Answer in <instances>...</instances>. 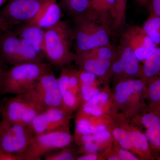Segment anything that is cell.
<instances>
[{"mask_svg":"<svg viewBox=\"0 0 160 160\" xmlns=\"http://www.w3.org/2000/svg\"><path fill=\"white\" fill-rule=\"evenodd\" d=\"M73 40V30L66 21L61 20L54 26L45 29V57L51 65L61 68L75 62L76 54L71 49Z\"/></svg>","mask_w":160,"mask_h":160,"instance_id":"cell-1","label":"cell"},{"mask_svg":"<svg viewBox=\"0 0 160 160\" xmlns=\"http://www.w3.org/2000/svg\"><path fill=\"white\" fill-rule=\"evenodd\" d=\"M147 80L143 78L123 79L115 82L112 94L119 112L128 119L148 108L146 101Z\"/></svg>","mask_w":160,"mask_h":160,"instance_id":"cell-2","label":"cell"},{"mask_svg":"<svg viewBox=\"0 0 160 160\" xmlns=\"http://www.w3.org/2000/svg\"><path fill=\"white\" fill-rule=\"evenodd\" d=\"M51 64L42 62L14 65L6 71L0 94L19 95L34 88L40 78L51 70Z\"/></svg>","mask_w":160,"mask_h":160,"instance_id":"cell-3","label":"cell"},{"mask_svg":"<svg viewBox=\"0 0 160 160\" xmlns=\"http://www.w3.org/2000/svg\"><path fill=\"white\" fill-rule=\"evenodd\" d=\"M112 29L111 25L86 13L76 17L72 30L76 53L111 44Z\"/></svg>","mask_w":160,"mask_h":160,"instance_id":"cell-4","label":"cell"},{"mask_svg":"<svg viewBox=\"0 0 160 160\" xmlns=\"http://www.w3.org/2000/svg\"><path fill=\"white\" fill-rule=\"evenodd\" d=\"M44 111L28 92L7 98L0 106L2 120L29 127L35 118Z\"/></svg>","mask_w":160,"mask_h":160,"instance_id":"cell-5","label":"cell"},{"mask_svg":"<svg viewBox=\"0 0 160 160\" xmlns=\"http://www.w3.org/2000/svg\"><path fill=\"white\" fill-rule=\"evenodd\" d=\"M3 32L4 34L1 35V56L6 63L14 66L43 62V55L15 32L9 30Z\"/></svg>","mask_w":160,"mask_h":160,"instance_id":"cell-6","label":"cell"},{"mask_svg":"<svg viewBox=\"0 0 160 160\" xmlns=\"http://www.w3.org/2000/svg\"><path fill=\"white\" fill-rule=\"evenodd\" d=\"M73 141L69 127L35 135L29 146L19 155L22 160H40L52 150L70 146Z\"/></svg>","mask_w":160,"mask_h":160,"instance_id":"cell-7","label":"cell"},{"mask_svg":"<svg viewBox=\"0 0 160 160\" xmlns=\"http://www.w3.org/2000/svg\"><path fill=\"white\" fill-rule=\"evenodd\" d=\"M34 135L29 126L1 119L0 151L21 154L29 146Z\"/></svg>","mask_w":160,"mask_h":160,"instance_id":"cell-8","label":"cell"},{"mask_svg":"<svg viewBox=\"0 0 160 160\" xmlns=\"http://www.w3.org/2000/svg\"><path fill=\"white\" fill-rule=\"evenodd\" d=\"M146 134L152 158L160 156V104L148 106L143 112L129 120Z\"/></svg>","mask_w":160,"mask_h":160,"instance_id":"cell-9","label":"cell"},{"mask_svg":"<svg viewBox=\"0 0 160 160\" xmlns=\"http://www.w3.org/2000/svg\"><path fill=\"white\" fill-rule=\"evenodd\" d=\"M118 54L112 62V77L115 82L129 78H142V65L133 50L125 40L121 38Z\"/></svg>","mask_w":160,"mask_h":160,"instance_id":"cell-10","label":"cell"},{"mask_svg":"<svg viewBox=\"0 0 160 160\" xmlns=\"http://www.w3.org/2000/svg\"><path fill=\"white\" fill-rule=\"evenodd\" d=\"M28 92L45 109L62 107V100L58 78L50 71L40 78L33 89Z\"/></svg>","mask_w":160,"mask_h":160,"instance_id":"cell-11","label":"cell"},{"mask_svg":"<svg viewBox=\"0 0 160 160\" xmlns=\"http://www.w3.org/2000/svg\"><path fill=\"white\" fill-rule=\"evenodd\" d=\"M46 0H9L0 16L10 25L25 24L37 14Z\"/></svg>","mask_w":160,"mask_h":160,"instance_id":"cell-12","label":"cell"},{"mask_svg":"<svg viewBox=\"0 0 160 160\" xmlns=\"http://www.w3.org/2000/svg\"><path fill=\"white\" fill-rule=\"evenodd\" d=\"M72 114L62 107L49 108L35 118L30 127L34 135L69 127Z\"/></svg>","mask_w":160,"mask_h":160,"instance_id":"cell-13","label":"cell"},{"mask_svg":"<svg viewBox=\"0 0 160 160\" xmlns=\"http://www.w3.org/2000/svg\"><path fill=\"white\" fill-rule=\"evenodd\" d=\"M78 111L95 117L114 116L119 112L109 84L105 85L98 94L81 105Z\"/></svg>","mask_w":160,"mask_h":160,"instance_id":"cell-14","label":"cell"},{"mask_svg":"<svg viewBox=\"0 0 160 160\" xmlns=\"http://www.w3.org/2000/svg\"><path fill=\"white\" fill-rule=\"evenodd\" d=\"M122 38L129 44L138 59L142 62L150 51L157 46L142 27L138 26L129 27L123 33Z\"/></svg>","mask_w":160,"mask_h":160,"instance_id":"cell-15","label":"cell"},{"mask_svg":"<svg viewBox=\"0 0 160 160\" xmlns=\"http://www.w3.org/2000/svg\"><path fill=\"white\" fill-rule=\"evenodd\" d=\"M75 62L79 69L94 74L102 84H109L112 77L111 67L112 62L98 59L88 56L83 53H76Z\"/></svg>","mask_w":160,"mask_h":160,"instance_id":"cell-16","label":"cell"},{"mask_svg":"<svg viewBox=\"0 0 160 160\" xmlns=\"http://www.w3.org/2000/svg\"><path fill=\"white\" fill-rule=\"evenodd\" d=\"M62 14L57 0H46L37 14L26 23L46 29L58 23Z\"/></svg>","mask_w":160,"mask_h":160,"instance_id":"cell-17","label":"cell"},{"mask_svg":"<svg viewBox=\"0 0 160 160\" xmlns=\"http://www.w3.org/2000/svg\"><path fill=\"white\" fill-rule=\"evenodd\" d=\"M126 126L132 146V152L141 160H154L149 141L142 130L130 122L129 120L126 122Z\"/></svg>","mask_w":160,"mask_h":160,"instance_id":"cell-18","label":"cell"},{"mask_svg":"<svg viewBox=\"0 0 160 160\" xmlns=\"http://www.w3.org/2000/svg\"><path fill=\"white\" fill-rule=\"evenodd\" d=\"M69 68L64 67L58 78V82L62 100V107L69 113L72 114L78 110L81 104L80 98L72 92L69 86Z\"/></svg>","mask_w":160,"mask_h":160,"instance_id":"cell-19","label":"cell"},{"mask_svg":"<svg viewBox=\"0 0 160 160\" xmlns=\"http://www.w3.org/2000/svg\"><path fill=\"white\" fill-rule=\"evenodd\" d=\"M105 122L104 117L92 116L78 111L75 120V130L73 138L97 133Z\"/></svg>","mask_w":160,"mask_h":160,"instance_id":"cell-20","label":"cell"},{"mask_svg":"<svg viewBox=\"0 0 160 160\" xmlns=\"http://www.w3.org/2000/svg\"><path fill=\"white\" fill-rule=\"evenodd\" d=\"M86 13L111 25L115 18V0H89Z\"/></svg>","mask_w":160,"mask_h":160,"instance_id":"cell-21","label":"cell"},{"mask_svg":"<svg viewBox=\"0 0 160 160\" xmlns=\"http://www.w3.org/2000/svg\"><path fill=\"white\" fill-rule=\"evenodd\" d=\"M14 32L20 38L28 42L38 52L44 55L45 29L25 23L19 25Z\"/></svg>","mask_w":160,"mask_h":160,"instance_id":"cell-22","label":"cell"},{"mask_svg":"<svg viewBox=\"0 0 160 160\" xmlns=\"http://www.w3.org/2000/svg\"><path fill=\"white\" fill-rule=\"evenodd\" d=\"M160 73V46L148 53L142 65V78L146 80Z\"/></svg>","mask_w":160,"mask_h":160,"instance_id":"cell-23","label":"cell"},{"mask_svg":"<svg viewBox=\"0 0 160 160\" xmlns=\"http://www.w3.org/2000/svg\"><path fill=\"white\" fill-rule=\"evenodd\" d=\"M146 101L148 106L160 104V73L147 80Z\"/></svg>","mask_w":160,"mask_h":160,"instance_id":"cell-24","label":"cell"},{"mask_svg":"<svg viewBox=\"0 0 160 160\" xmlns=\"http://www.w3.org/2000/svg\"><path fill=\"white\" fill-rule=\"evenodd\" d=\"M81 53L98 59L112 62L117 56L118 49L114 48L111 44H109L99 46Z\"/></svg>","mask_w":160,"mask_h":160,"instance_id":"cell-25","label":"cell"},{"mask_svg":"<svg viewBox=\"0 0 160 160\" xmlns=\"http://www.w3.org/2000/svg\"><path fill=\"white\" fill-rule=\"evenodd\" d=\"M142 28L155 45L160 46V16L149 15Z\"/></svg>","mask_w":160,"mask_h":160,"instance_id":"cell-26","label":"cell"},{"mask_svg":"<svg viewBox=\"0 0 160 160\" xmlns=\"http://www.w3.org/2000/svg\"><path fill=\"white\" fill-rule=\"evenodd\" d=\"M127 0H115V18L112 29L119 30L126 24Z\"/></svg>","mask_w":160,"mask_h":160,"instance_id":"cell-27","label":"cell"},{"mask_svg":"<svg viewBox=\"0 0 160 160\" xmlns=\"http://www.w3.org/2000/svg\"><path fill=\"white\" fill-rule=\"evenodd\" d=\"M71 145L61 149L59 152L45 156L46 160H76L78 156V150L76 151Z\"/></svg>","mask_w":160,"mask_h":160,"instance_id":"cell-28","label":"cell"},{"mask_svg":"<svg viewBox=\"0 0 160 160\" xmlns=\"http://www.w3.org/2000/svg\"><path fill=\"white\" fill-rule=\"evenodd\" d=\"M69 11L76 16L85 14L89 7V0H62Z\"/></svg>","mask_w":160,"mask_h":160,"instance_id":"cell-29","label":"cell"},{"mask_svg":"<svg viewBox=\"0 0 160 160\" xmlns=\"http://www.w3.org/2000/svg\"><path fill=\"white\" fill-rule=\"evenodd\" d=\"M99 86L92 85H82L80 86L81 105L88 102L99 93L102 89H100Z\"/></svg>","mask_w":160,"mask_h":160,"instance_id":"cell-30","label":"cell"},{"mask_svg":"<svg viewBox=\"0 0 160 160\" xmlns=\"http://www.w3.org/2000/svg\"><path fill=\"white\" fill-rule=\"evenodd\" d=\"M78 72L80 86L82 85L100 86L102 84L93 73L80 69L78 70Z\"/></svg>","mask_w":160,"mask_h":160,"instance_id":"cell-31","label":"cell"},{"mask_svg":"<svg viewBox=\"0 0 160 160\" xmlns=\"http://www.w3.org/2000/svg\"><path fill=\"white\" fill-rule=\"evenodd\" d=\"M112 147L120 160H141L136 155L127 149L122 148L115 141H114Z\"/></svg>","mask_w":160,"mask_h":160,"instance_id":"cell-32","label":"cell"},{"mask_svg":"<svg viewBox=\"0 0 160 160\" xmlns=\"http://www.w3.org/2000/svg\"><path fill=\"white\" fill-rule=\"evenodd\" d=\"M103 152H89L79 155L76 160H105Z\"/></svg>","mask_w":160,"mask_h":160,"instance_id":"cell-33","label":"cell"},{"mask_svg":"<svg viewBox=\"0 0 160 160\" xmlns=\"http://www.w3.org/2000/svg\"><path fill=\"white\" fill-rule=\"evenodd\" d=\"M150 14L160 16V0H152L150 3Z\"/></svg>","mask_w":160,"mask_h":160,"instance_id":"cell-34","label":"cell"},{"mask_svg":"<svg viewBox=\"0 0 160 160\" xmlns=\"http://www.w3.org/2000/svg\"><path fill=\"white\" fill-rule=\"evenodd\" d=\"M102 152L106 160H120L119 158L113 150L112 146L106 148Z\"/></svg>","mask_w":160,"mask_h":160,"instance_id":"cell-35","label":"cell"},{"mask_svg":"<svg viewBox=\"0 0 160 160\" xmlns=\"http://www.w3.org/2000/svg\"><path fill=\"white\" fill-rule=\"evenodd\" d=\"M0 160H22L20 155L0 151Z\"/></svg>","mask_w":160,"mask_h":160,"instance_id":"cell-36","label":"cell"},{"mask_svg":"<svg viewBox=\"0 0 160 160\" xmlns=\"http://www.w3.org/2000/svg\"><path fill=\"white\" fill-rule=\"evenodd\" d=\"M9 26L4 19L0 16V30L6 31L9 30Z\"/></svg>","mask_w":160,"mask_h":160,"instance_id":"cell-37","label":"cell"},{"mask_svg":"<svg viewBox=\"0 0 160 160\" xmlns=\"http://www.w3.org/2000/svg\"><path fill=\"white\" fill-rule=\"evenodd\" d=\"M5 72H6V71L4 70L2 67L0 65V87H1V85H2Z\"/></svg>","mask_w":160,"mask_h":160,"instance_id":"cell-38","label":"cell"},{"mask_svg":"<svg viewBox=\"0 0 160 160\" xmlns=\"http://www.w3.org/2000/svg\"><path fill=\"white\" fill-rule=\"evenodd\" d=\"M151 1L152 0H136L137 2L142 6H145L149 4Z\"/></svg>","mask_w":160,"mask_h":160,"instance_id":"cell-39","label":"cell"},{"mask_svg":"<svg viewBox=\"0 0 160 160\" xmlns=\"http://www.w3.org/2000/svg\"><path fill=\"white\" fill-rule=\"evenodd\" d=\"M7 1H8V0H0V7H1L3 4L6 2Z\"/></svg>","mask_w":160,"mask_h":160,"instance_id":"cell-40","label":"cell"},{"mask_svg":"<svg viewBox=\"0 0 160 160\" xmlns=\"http://www.w3.org/2000/svg\"><path fill=\"white\" fill-rule=\"evenodd\" d=\"M0 56H1V35H0Z\"/></svg>","mask_w":160,"mask_h":160,"instance_id":"cell-41","label":"cell"},{"mask_svg":"<svg viewBox=\"0 0 160 160\" xmlns=\"http://www.w3.org/2000/svg\"><path fill=\"white\" fill-rule=\"evenodd\" d=\"M156 160H160V156L156 159Z\"/></svg>","mask_w":160,"mask_h":160,"instance_id":"cell-42","label":"cell"},{"mask_svg":"<svg viewBox=\"0 0 160 160\" xmlns=\"http://www.w3.org/2000/svg\"><path fill=\"white\" fill-rule=\"evenodd\" d=\"M1 119H2V118H1V112H0V122H1Z\"/></svg>","mask_w":160,"mask_h":160,"instance_id":"cell-43","label":"cell"}]
</instances>
